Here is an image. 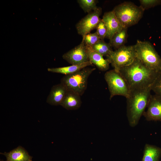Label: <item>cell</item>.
<instances>
[{"instance_id": "6da1fadb", "label": "cell", "mask_w": 161, "mask_h": 161, "mask_svg": "<svg viewBox=\"0 0 161 161\" xmlns=\"http://www.w3.org/2000/svg\"><path fill=\"white\" fill-rule=\"evenodd\" d=\"M119 72L125 79L130 89L151 87L160 72L148 68L137 58Z\"/></svg>"}, {"instance_id": "7a4b0ae2", "label": "cell", "mask_w": 161, "mask_h": 161, "mask_svg": "<svg viewBox=\"0 0 161 161\" xmlns=\"http://www.w3.org/2000/svg\"><path fill=\"white\" fill-rule=\"evenodd\" d=\"M151 86L131 89L127 99V115L130 126L138 124L151 97Z\"/></svg>"}, {"instance_id": "3957f363", "label": "cell", "mask_w": 161, "mask_h": 161, "mask_svg": "<svg viewBox=\"0 0 161 161\" xmlns=\"http://www.w3.org/2000/svg\"><path fill=\"white\" fill-rule=\"evenodd\" d=\"M115 16L123 28L137 24L142 17L144 10L130 1H125L116 6L113 10Z\"/></svg>"}, {"instance_id": "277c9868", "label": "cell", "mask_w": 161, "mask_h": 161, "mask_svg": "<svg viewBox=\"0 0 161 161\" xmlns=\"http://www.w3.org/2000/svg\"><path fill=\"white\" fill-rule=\"evenodd\" d=\"M134 45L136 58L148 68L161 72V58L152 44L138 40Z\"/></svg>"}, {"instance_id": "5b68a950", "label": "cell", "mask_w": 161, "mask_h": 161, "mask_svg": "<svg viewBox=\"0 0 161 161\" xmlns=\"http://www.w3.org/2000/svg\"><path fill=\"white\" fill-rule=\"evenodd\" d=\"M95 68L86 67L73 74L65 75L61 83L68 90L72 91L82 96L86 90L89 77Z\"/></svg>"}, {"instance_id": "8992f818", "label": "cell", "mask_w": 161, "mask_h": 161, "mask_svg": "<svg viewBox=\"0 0 161 161\" xmlns=\"http://www.w3.org/2000/svg\"><path fill=\"white\" fill-rule=\"evenodd\" d=\"M110 94V99L116 95L127 98L130 89L125 79L121 74L114 69L107 71L104 75Z\"/></svg>"}, {"instance_id": "52a82bcc", "label": "cell", "mask_w": 161, "mask_h": 161, "mask_svg": "<svg viewBox=\"0 0 161 161\" xmlns=\"http://www.w3.org/2000/svg\"><path fill=\"white\" fill-rule=\"evenodd\" d=\"M115 70H120L132 63L136 58L135 45L124 46L113 51L106 57Z\"/></svg>"}, {"instance_id": "ba28073f", "label": "cell", "mask_w": 161, "mask_h": 161, "mask_svg": "<svg viewBox=\"0 0 161 161\" xmlns=\"http://www.w3.org/2000/svg\"><path fill=\"white\" fill-rule=\"evenodd\" d=\"M102 13V8L97 7L82 18L75 25L78 33L83 38L86 34L96 29L98 24L102 19L100 18Z\"/></svg>"}, {"instance_id": "9c48e42d", "label": "cell", "mask_w": 161, "mask_h": 161, "mask_svg": "<svg viewBox=\"0 0 161 161\" xmlns=\"http://www.w3.org/2000/svg\"><path fill=\"white\" fill-rule=\"evenodd\" d=\"M63 58L72 65H78L89 61L87 47L84 41L62 56Z\"/></svg>"}, {"instance_id": "30bf717a", "label": "cell", "mask_w": 161, "mask_h": 161, "mask_svg": "<svg viewBox=\"0 0 161 161\" xmlns=\"http://www.w3.org/2000/svg\"><path fill=\"white\" fill-rule=\"evenodd\" d=\"M143 116L148 121L161 122V96L151 95Z\"/></svg>"}, {"instance_id": "8fae6325", "label": "cell", "mask_w": 161, "mask_h": 161, "mask_svg": "<svg viewBox=\"0 0 161 161\" xmlns=\"http://www.w3.org/2000/svg\"><path fill=\"white\" fill-rule=\"evenodd\" d=\"M107 29L106 37L109 40L114 35L120 31L123 27L112 10L104 13L102 19Z\"/></svg>"}, {"instance_id": "7c38bea8", "label": "cell", "mask_w": 161, "mask_h": 161, "mask_svg": "<svg viewBox=\"0 0 161 161\" xmlns=\"http://www.w3.org/2000/svg\"><path fill=\"white\" fill-rule=\"evenodd\" d=\"M67 91L66 88L61 83L53 86L47 97V102L52 105H60Z\"/></svg>"}, {"instance_id": "4fadbf2b", "label": "cell", "mask_w": 161, "mask_h": 161, "mask_svg": "<svg viewBox=\"0 0 161 161\" xmlns=\"http://www.w3.org/2000/svg\"><path fill=\"white\" fill-rule=\"evenodd\" d=\"M86 47L89 61L100 70L102 71L107 70L109 68L110 64L108 60L106 58L104 59L102 55L92 47L87 46Z\"/></svg>"}, {"instance_id": "5bb4252c", "label": "cell", "mask_w": 161, "mask_h": 161, "mask_svg": "<svg viewBox=\"0 0 161 161\" xmlns=\"http://www.w3.org/2000/svg\"><path fill=\"white\" fill-rule=\"evenodd\" d=\"M81 96L71 90H68L60 105L68 110H75L81 106Z\"/></svg>"}, {"instance_id": "9a60e30c", "label": "cell", "mask_w": 161, "mask_h": 161, "mask_svg": "<svg viewBox=\"0 0 161 161\" xmlns=\"http://www.w3.org/2000/svg\"><path fill=\"white\" fill-rule=\"evenodd\" d=\"M6 157L5 161H32V157L21 146H19L9 152L1 153Z\"/></svg>"}, {"instance_id": "2e32d148", "label": "cell", "mask_w": 161, "mask_h": 161, "mask_svg": "<svg viewBox=\"0 0 161 161\" xmlns=\"http://www.w3.org/2000/svg\"><path fill=\"white\" fill-rule=\"evenodd\" d=\"M93 64L89 61L78 65H72L71 66L60 67L48 68V72L60 73L65 75L71 74L77 72L83 68L90 66H92Z\"/></svg>"}, {"instance_id": "e0dca14e", "label": "cell", "mask_w": 161, "mask_h": 161, "mask_svg": "<svg viewBox=\"0 0 161 161\" xmlns=\"http://www.w3.org/2000/svg\"><path fill=\"white\" fill-rule=\"evenodd\" d=\"M161 156V148L146 144L144 148L142 161H159Z\"/></svg>"}, {"instance_id": "ac0fdd59", "label": "cell", "mask_w": 161, "mask_h": 161, "mask_svg": "<svg viewBox=\"0 0 161 161\" xmlns=\"http://www.w3.org/2000/svg\"><path fill=\"white\" fill-rule=\"evenodd\" d=\"M128 28H123L114 34L109 40V43L115 50L125 46L128 37Z\"/></svg>"}, {"instance_id": "d6986e66", "label": "cell", "mask_w": 161, "mask_h": 161, "mask_svg": "<svg viewBox=\"0 0 161 161\" xmlns=\"http://www.w3.org/2000/svg\"><path fill=\"white\" fill-rule=\"evenodd\" d=\"M92 48L103 56L106 57L110 55L113 51L109 43H107L104 40H101Z\"/></svg>"}, {"instance_id": "ffe728a7", "label": "cell", "mask_w": 161, "mask_h": 161, "mask_svg": "<svg viewBox=\"0 0 161 161\" xmlns=\"http://www.w3.org/2000/svg\"><path fill=\"white\" fill-rule=\"evenodd\" d=\"M80 7L85 13H88L96 9L98 1L97 0H78L77 1Z\"/></svg>"}, {"instance_id": "44dd1931", "label": "cell", "mask_w": 161, "mask_h": 161, "mask_svg": "<svg viewBox=\"0 0 161 161\" xmlns=\"http://www.w3.org/2000/svg\"><path fill=\"white\" fill-rule=\"evenodd\" d=\"M86 46L92 47L100 40L96 32L86 34L83 39Z\"/></svg>"}, {"instance_id": "7402d4cb", "label": "cell", "mask_w": 161, "mask_h": 161, "mask_svg": "<svg viewBox=\"0 0 161 161\" xmlns=\"http://www.w3.org/2000/svg\"><path fill=\"white\" fill-rule=\"evenodd\" d=\"M151 89L155 94L161 96V72L159 73L155 80L151 85Z\"/></svg>"}, {"instance_id": "603a6c76", "label": "cell", "mask_w": 161, "mask_h": 161, "mask_svg": "<svg viewBox=\"0 0 161 161\" xmlns=\"http://www.w3.org/2000/svg\"><path fill=\"white\" fill-rule=\"evenodd\" d=\"M96 29V32L100 40L104 41L106 36L107 30V28L102 19L98 24Z\"/></svg>"}, {"instance_id": "cb8c5ba5", "label": "cell", "mask_w": 161, "mask_h": 161, "mask_svg": "<svg viewBox=\"0 0 161 161\" xmlns=\"http://www.w3.org/2000/svg\"><path fill=\"white\" fill-rule=\"evenodd\" d=\"M140 6L145 10L159 4L160 0H140Z\"/></svg>"}, {"instance_id": "d4e9b609", "label": "cell", "mask_w": 161, "mask_h": 161, "mask_svg": "<svg viewBox=\"0 0 161 161\" xmlns=\"http://www.w3.org/2000/svg\"><path fill=\"white\" fill-rule=\"evenodd\" d=\"M0 161H2V160H1Z\"/></svg>"}]
</instances>
